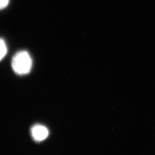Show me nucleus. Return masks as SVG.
<instances>
[{
	"instance_id": "obj_4",
	"label": "nucleus",
	"mask_w": 155,
	"mask_h": 155,
	"mask_svg": "<svg viewBox=\"0 0 155 155\" xmlns=\"http://www.w3.org/2000/svg\"><path fill=\"white\" fill-rule=\"evenodd\" d=\"M9 3V0H0V10L6 8Z\"/></svg>"
},
{
	"instance_id": "obj_3",
	"label": "nucleus",
	"mask_w": 155,
	"mask_h": 155,
	"mask_svg": "<svg viewBox=\"0 0 155 155\" xmlns=\"http://www.w3.org/2000/svg\"><path fill=\"white\" fill-rule=\"evenodd\" d=\"M7 53V46L3 39L0 38V61H1Z\"/></svg>"
},
{
	"instance_id": "obj_2",
	"label": "nucleus",
	"mask_w": 155,
	"mask_h": 155,
	"mask_svg": "<svg viewBox=\"0 0 155 155\" xmlns=\"http://www.w3.org/2000/svg\"><path fill=\"white\" fill-rule=\"evenodd\" d=\"M32 135L35 140L37 141H42L48 137V129L41 125H35L32 129Z\"/></svg>"
},
{
	"instance_id": "obj_1",
	"label": "nucleus",
	"mask_w": 155,
	"mask_h": 155,
	"mask_svg": "<svg viewBox=\"0 0 155 155\" xmlns=\"http://www.w3.org/2000/svg\"><path fill=\"white\" fill-rule=\"evenodd\" d=\"M11 66L14 73L16 74L19 76L28 74L32 69V58L26 51H19L13 56Z\"/></svg>"
}]
</instances>
